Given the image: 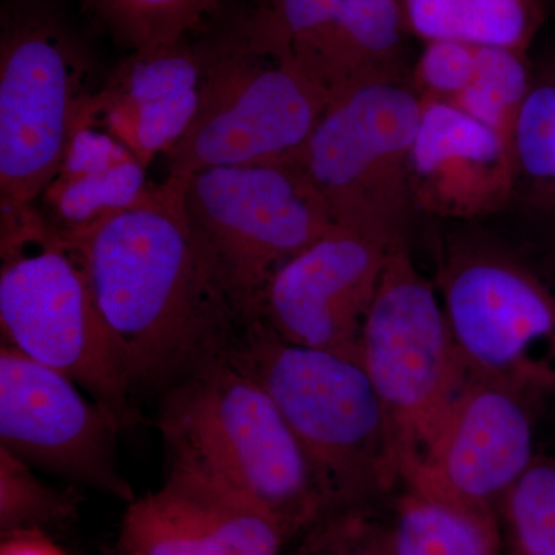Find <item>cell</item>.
Returning a JSON list of instances; mask_svg holds the SVG:
<instances>
[{
	"label": "cell",
	"mask_w": 555,
	"mask_h": 555,
	"mask_svg": "<svg viewBox=\"0 0 555 555\" xmlns=\"http://www.w3.org/2000/svg\"><path fill=\"white\" fill-rule=\"evenodd\" d=\"M65 238L134 389L167 390L235 345L243 324L201 255L177 179L152 184L134 206Z\"/></svg>",
	"instance_id": "6da1fadb"
},
{
	"label": "cell",
	"mask_w": 555,
	"mask_h": 555,
	"mask_svg": "<svg viewBox=\"0 0 555 555\" xmlns=\"http://www.w3.org/2000/svg\"><path fill=\"white\" fill-rule=\"evenodd\" d=\"M167 474L238 496L298 539L328 514L280 409L228 356L208 361L164 393L156 420Z\"/></svg>",
	"instance_id": "7a4b0ae2"
},
{
	"label": "cell",
	"mask_w": 555,
	"mask_h": 555,
	"mask_svg": "<svg viewBox=\"0 0 555 555\" xmlns=\"http://www.w3.org/2000/svg\"><path fill=\"white\" fill-rule=\"evenodd\" d=\"M228 357L280 409L328 513L369 506L401 481L385 409L360 361L294 345L258 321L243 327Z\"/></svg>",
	"instance_id": "3957f363"
},
{
	"label": "cell",
	"mask_w": 555,
	"mask_h": 555,
	"mask_svg": "<svg viewBox=\"0 0 555 555\" xmlns=\"http://www.w3.org/2000/svg\"><path fill=\"white\" fill-rule=\"evenodd\" d=\"M3 343L61 372L118 416L133 420L134 386L75 247L35 204L0 208Z\"/></svg>",
	"instance_id": "277c9868"
},
{
	"label": "cell",
	"mask_w": 555,
	"mask_h": 555,
	"mask_svg": "<svg viewBox=\"0 0 555 555\" xmlns=\"http://www.w3.org/2000/svg\"><path fill=\"white\" fill-rule=\"evenodd\" d=\"M328 102L264 3L224 38L207 43L198 116L167 156V178L210 167L291 163Z\"/></svg>",
	"instance_id": "5b68a950"
},
{
	"label": "cell",
	"mask_w": 555,
	"mask_h": 555,
	"mask_svg": "<svg viewBox=\"0 0 555 555\" xmlns=\"http://www.w3.org/2000/svg\"><path fill=\"white\" fill-rule=\"evenodd\" d=\"M177 181L201 255L243 327L278 270L335 225L292 163L210 167Z\"/></svg>",
	"instance_id": "8992f818"
},
{
	"label": "cell",
	"mask_w": 555,
	"mask_h": 555,
	"mask_svg": "<svg viewBox=\"0 0 555 555\" xmlns=\"http://www.w3.org/2000/svg\"><path fill=\"white\" fill-rule=\"evenodd\" d=\"M437 291L467 378L526 393L555 385V286L520 251L486 236L452 240Z\"/></svg>",
	"instance_id": "52a82bcc"
},
{
	"label": "cell",
	"mask_w": 555,
	"mask_h": 555,
	"mask_svg": "<svg viewBox=\"0 0 555 555\" xmlns=\"http://www.w3.org/2000/svg\"><path fill=\"white\" fill-rule=\"evenodd\" d=\"M93 62L49 7L16 2L0 22V208L35 204L56 177Z\"/></svg>",
	"instance_id": "ba28073f"
},
{
	"label": "cell",
	"mask_w": 555,
	"mask_h": 555,
	"mask_svg": "<svg viewBox=\"0 0 555 555\" xmlns=\"http://www.w3.org/2000/svg\"><path fill=\"white\" fill-rule=\"evenodd\" d=\"M422 107L406 76L361 83L328 102L291 163L312 182L335 224L390 243L406 238Z\"/></svg>",
	"instance_id": "9c48e42d"
},
{
	"label": "cell",
	"mask_w": 555,
	"mask_h": 555,
	"mask_svg": "<svg viewBox=\"0 0 555 555\" xmlns=\"http://www.w3.org/2000/svg\"><path fill=\"white\" fill-rule=\"evenodd\" d=\"M358 360L385 409L403 480L469 379L437 286L416 268L406 238L390 248Z\"/></svg>",
	"instance_id": "30bf717a"
},
{
	"label": "cell",
	"mask_w": 555,
	"mask_h": 555,
	"mask_svg": "<svg viewBox=\"0 0 555 555\" xmlns=\"http://www.w3.org/2000/svg\"><path fill=\"white\" fill-rule=\"evenodd\" d=\"M61 372L5 343L0 347V448L33 469L137 499L118 460V416Z\"/></svg>",
	"instance_id": "8fae6325"
},
{
	"label": "cell",
	"mask_w": 555,
	"mask_h": 555,
	"mask_svg": "<svg viewBox=\"0 0 555 555\" xmlns=\"http://www.w3.org/2000/svg\"><path fill=\"white\" fill-rule=\"evenodd\" d=\"M528 396L505 383L467 379L425 455L404 474L406 491L460 509L499 514L535 459Z\"/></svg>",
	"instance_id": "7c38bea8"
},
{
	"label": "cell",
	"mask_w": 555,
	"mask_h": 555,
	"mask_svg": "<svg viewBox=\"0 0 555 555\" xmlns=\"http://www.w3.org/2000/svg\"><path fill=\"white\" fill-rule=\"evenodd\" d=\"M397 241L335 224L278 270L251 321L294 345L358 360L364 323Z\"/></svg>",
	"instance_id": "4fadbf2b"
},
{
	"label": "cell",
	"mask_w": 555,
	"mask_h": 555,
	"mask_svg": "<svg viewBox=\"0 0 555 555\" xmlns=\"http://www.w3.org/2000/svg\"><path fill=\"white\" fill-rule=\"evenodd\" d=\"M414 211L476 221L513 207L511 138L451 102L423 101L409 171Z\"/></svg>",
	"instance_id": "5bb4252c"
},
{
	"label": "cell",
	"mask_w": 555,
	"mask_h": 555,
	"mask_svg": "<svg viewBox=\"0 0 555 555\" xmlns=\"http://www.w3.org/2000/svg\"><path fill=\"white\" fill-rule=\"evenodd\" d=\"M291 542L238 496L167 474L159 489L127 505L112 555H281Z\"/></svg>",
	"instance_id": "9a60e30c"
},
{
	"label": "cell",
	"mask_w": 555,
	"mask_h": 555,
	"mask_svg": "<svg viewBox=\"0 0 555 555\" xmlns=\"http://www.w3.org/2000/svg\"><path fill=\"white\" fill-rule=\"evenodd\" d=\"M288 49L334 100L375 80L403 78L409 35L400 0H268Z\"/></svg>",
	"instance_id": "2e32d148"
},
{
	"label": "cell",
	"mask_w": 555,
	"mask_h": 555,
	"mask_svg": "<svg viewBox=\"0 0 555 555\" xmlns=\"http://www.w3.org/2000/svg\"><path fill=\"white\" fill-rule=\"evenodd\" d=\"M206 65L207 43L192 39L130 51L91 94V112L149 169L195 122Z\"/></svg>",
	"instance_id": "e0dca14e"
},
{
	"label": "cell",
	"mask_w": 555,
	"mask_h": 555,
	"mask_svg": "<svg viewBox=\"0 0 555 555\" xmlns=\"http://www.w3.org/2000/svg\"><path fill=\"white\" fill-rule=\"evenodd\" d=\"M150 188L147 169L86 109L69 134L56 177L38 201L47 221L72 236L134 206Z\"/></svg>",
	"instance_id": "ac0fdd59"
},
{
	"label": "cell",
	"mask_w": 555,
	"mask_h": 555,
	"mask_svg": "<svg viewBox=\"0 0 555 555\" xmlns=\"http://www.w3.org/2000/svg\"><path fill=\"white\" fill-rule=\"evenodd\" d=\"M409 35L528 53L545 0H400Z\"/></svg>",
	"instance_id": "d6986e66"
},
{
	"label": "cell",
	"mask_w": 555,
	"mask_h": 555,
	"mask_svg": "<svg viewBox=\"0 0 555 555\" xmlns=\"http://www.w3.org/2000/svg\"><path fill=\"white\" fill-rule=\"evenodd\" d=\"M386 555H500L499 514L444 505L404 489L385 521Z\"/></svg>",
	"instance_id": "ffe728a7"
},
{
	"label": "cell",
	"mask_w": 555,
	"mask_h": 555,
	"mask_svg": "<svg viewBox=\"0 0 555 555\" xmlns=\"http://www.w3.org/2000/svg\"><path fill=\"white\" fill-rule=\"evenodd\" d=\"M514 204L555 221V61L532 67L513 137Z\"/></svg>",
	"instance_id": "44dd1931"
},
{
	"label": "cell",
	"mask_w": 555,
	"mask_h": 555,
	"mask_svg": "<svg viewBox=\"0 0 555 555\" xmlns=\"http://www.w3.org/2000/svg\"><path fill=\"white\" fill-rule=\"evenodd\" d=\"M228 0H83L91 17L130 51L192 39Z\"/></svg>",
	"instance_id": "7402d4cb"
},
{
	"label": "cell",
	"mask_w": 555,
	"mask_h": 555,
	"mask_svg": "<svg viewBox=\"0 0 555 555\" xmlns=\"http://www.w3.org/2000/svg\"><path fill=\"white\" fill-rule=\"evenodd\" d=\"M531 79L528 53L480 46L473 80L451 104L511 138Z\"/></svg>",
	"instance_id": "603a6c76"
},
{
	"label": "cell",
	"mask_w": 555,
	"mask_h": 555,
	"mask_svg": "<svg viewBox=\"0 0 555 555\" xmlns=\"http://www.w3.org/2000/svg\"><path fill=\"white\" fill-rule=\"evenodd\" d=\"M79 496L54 488L31 466L0 448V534L67 526L78 517Z\"/></svg>",
	"instance_id": "cb8c5ba5"
},
{
	"label": "cell",
	"mask_w": 555,
	"mask_h": 555,
	"mask_svg": "<svg viewBox=\"0 0 555 555\" xmlns=\"http://www.w3.org/2000/svg\"><path fill=\"white\" fill-rule=\"evenodd\" d=\"M503 514L514 555H555V456H537L509 489Z\"/></svg>",
	"instance_id": "d4e9b609"
},
{
	"label": "cell",
	"mask_w": 555,
	"mask_h": 555,
	"mask_svg": "<svg viewBox=\"0 0 555 555\" xmlns=\"http://www.w3.org/2000/svg\"><path fill=\"white\" fill-rule=\"evenodd\" d=\"M298 539L288 555H386L385 521L369 506L332 511Z\"/></svg>",
	"instance_id": "484cf974"
},
{
	"label": "cell",
	"mask_w": 555,
	"mask_h": 555,
	"mask_svg": "<svg viewBox=\"0 0 555 555\" xmlns=\"http://www.w3.org/2000/svg\"><path fill=\"white\" fill-rule=\"evenodd\" d=\"M478 49L465 40L425 42L409 78L422 101L454 102L473 80Z\"/></svg>",
	"instance_id": "4316f807"
},
{
	"label": "cell",
	"mask_w": 555,
	"mask_h": 555,
	"mask_svg": "<svg viewBox=\"0 0 555 555\" xmlns=\"http://www.w3.org/2000/svg\"><path fill=\"white\" fill-rule=\"evenodd\" d=\"M0 555H68L50 532L24 529L2 534Z\"/></svg>",
	"instance_id": "83f0119b"
},
{
	"label": "cell",
	"mask_w": 555,
	"mask_h": 555,
	"mask_svg": "<svg viewBox=\"0 0 555 555\" xmlns=\"http://www.w3.org/2000/svg\"><path fill=\"white\" fill-rule=\"evenodd\" d=\"M553 2L555 3V0H553Z\"/></svg>",
	"instance_id": "f1b7e54d"
}]
</instances>
